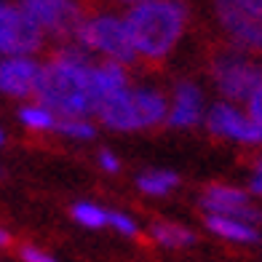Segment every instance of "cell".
<instances>
[{
  "mask_svg": "<svg viewBox=\"0 0 262 262\" xmlns=\"http://www.w3.org/2000/svg\"><path fill=\"white\" fill-rule=\"evenodd\" d=\"M134 102L142 118V128L158 126L169 118V104H166L163 94L156 89H134Z\"/></svg>",
  "mask_w": 262,
  "mask_h": 262,
  "instance_id": "15",
  "label": "cell"
},
{
  "mask_svg": "<svg viewBox=\"0 0 262 262\" xmlns=\"http://www.w3.org/2000/svg\"><path fill=\"white\" fill-rule=\"evenodd\" d=\"M43 32L14 3L0 0V56H30L40 49Z\"/></svg>",
  "mask_w": 262,
  "mask_h": 262,
  "instance_id": "6",
  "label": "cell"
},
{
  "mask_svg": "<svg viewBox=\"0 0 262 262\" xmlns=\"http://www.w3.org/2000/svg\"><path fill=\"white\" fill-rule=\"evenodd\" d=\"M21 262H56L49 252H43L38 246H21Z\"/></svg>",
  "mask_w": 262,
  "mask_h": 262,
  "instance_id": "22",
  "label": "cell"
},
{
  "mask_svg": "<svg viewBox=\"0 0 262 262\" xmlns=\"http://www.w3.org/2000/svg\"><path fill=\"white\" fill-rule=\"evenodd\" d=\"M249 115H252L257 123H262V86L252 94V99H249Z\"/></svg>",
  "mask_w": 262,
  "mask_h": 262,
  "instance_id": "23",
  "label": "cell"
},
{
  "mask_svg": "<svg viewBox=\"0 0 262 262\" xmlns=\"http://www.w3.org/2000/svg\"><path fill=\"white\" fill-rule=\"evenodd\" d=\"M40 67L32 56H3L0 59V94L6 97H35L40 80Z\"/></svg>",
  "mask_w": 262,
  "mask_h": 262,
  "instance_id": "10",
  "label": "cell"
},
{
  "mask_svg": "<svg viewBox=\"0 0 262 262\" xmlns=\"http://www.w3.org/2000/svg\"><path fill=\"white\" fill-rule=\"evenodd\" d=\"M123 21L139 56L163 59L182 38L187 8L182 0H150V3L134 6Z\"/></svg>",
  "mask_w": 262,
  "mask_h": 262,
  "instance_id": "2",
  "label": "cell"
},
{
  "mask_svg": "<svg viewBox=\"0 0 262 262\" xmlns=\"http://www.w3.org/2000/svg\"><path fill=\"white\" fill-rule=\"evenodd\" d=\"M107 214H110V211H104L97 204H86V201H80V204L73 206V220L78 225H83V228H91V230L104 228V225H107Z\"/></svg>",
  "mask_w": 262,
  "mask_h": 262,
  "instance_id": "19",
  "label": "cell"
},
{
  "mask_svg": "<svg viewBox=\"0 0 262 262\" xmlns=\"http://www.w3.org/2000/svg\"><path fill=\"white\" fill-rule=\"evenodd\" d=\"M99 166H102L104 171H110V174H115L118 169H121V163H118V158L113 156L110 150H102L99 152Z\"/></svg>",
  "mask_w": 262,
  "mask_h": 262,
  "instance_id": "24",
  "label": "cell"
},
{
  "mask_svg": "<svg viewBox=\"0 0 262 262\" xmlns=\"http://www.w3.org/2000/svg\"><path fill=\"white\" fill-rule=\"evenodd\" d=\"M19 121L25 123L27 128L32 131H49V128H56V115L43 104H25L19 110Z\"/></svg>",
  "mask_w": 262,
  "mask_h": 262,
  "instance_id": "18",
  "label": "cell"
},
{
  "mask_svg": "<svg viewBox=\"0 0 262 262\" xmlns=\"http://www.w3.org/2000/svg\"><path fill=\"white\" fill-rule=\"evenodd\" d=\"M123 3H137L139 6V3H150V0H123Z\"/></svg>",
  "mask_w": 262,
  "mask_h": 262,
  "instance_id": "27",
  "label": "cell"
},
{
  "mask_svg": "<svg viewBox=\"0 0 262 262\" xmlns=\"http://www.w3.org/2000/svg\"><path fill=\"white\" fill-rule=\"evenodd\" d=\"M91 80H94V99H97V107H99L102 99H107V97H113V94L128 89L126 70H123V64H115V62L94 64ZM94 113H97V110H94Z\"/></svg>",
  "mask_w": 262,
  "mask_h": 262,
  "instance_id": "13",
  "label": "cell"
},
{
  "mask_svg": "<svg viewBox=\"0 0 262 262\" xmlns=\"http://www.w3.org/2000/svg\"><path fill=\"white\" fill-rule=\"evenodd\" d=\"M177 185H180V177L174 171H166V169H156V171L150 169L145 174H139V180H137V187L147 195H166Z\"/></svg>",
  "mask_w": 262,
  "mask_h": 262,
  "instance_id": "17",
  "label": "cell"
},
{
  "mask_svg": "<svg viewBox=\"0 0 262 262\" xmlns=\"http://www.w3.org/2000/svg\"><path fill=\"white\" fill-rule=\"evenodd\" d=\"M56 131L73 139H94L97 134L94 123H89L86 118H56Z\"/></svg>",
  "mask_w": 262,
  "mask_h": 262,
  "instance_id": "20",
  "label": "cell"
},
{
  "mask_svg": "<svg viewBox=\"0 0 262 262\" xmlns=\"http://www.w3.org/2000/svg\"><path fill=\"white\" fill-rule=\"evenodd\" d=\"M150 235L158 246H166V249H187L195 244V233L177 222H156L150 228Z\"/></svg>",
  "mask_w": 262,
  "mask_h": 262,
  "instance_id": "16",
  "label": "cell"
},
{
  "mask_svg": "<svg viewBox=\"0 0 262 262\" xmlns=\"http://www.w3.org/2000/svg\"><path fill=\"white\" fill-rule=\"evenodd\" d=\"M75 43L83 46L86 51L104 54L107 62H115V64H131L139 56L126 30V21L110 14L83 19V25L75 32Z\"/></svg>",
  "mask_w": 262,
  "mask_h": 262,
  "instance_id": "3",
  "label": "cell"
},
{
  "mask_svg": "<svg viewBox=\"0 0 262 262\" xmlns=\"http://www.w3.org/2000/svg\"><path fill=\"white\" fill-rule=\"evenodd\" d=\"M107 225H113V228L121 235H126V238H134L139 233L137 222L131 220L128 214H123V211H110V214H107Z\"/></svg>",
  "mask_w": 262,
  "mask_h": 262,
  "instance_id": "21",
  "label": "cell"
},
{
  "mask_svg": "<svg viewBox=\"0 0 262 262\" xmlns=\"http://www.w3.org/2000/svg\"><path fill=\"white\" fill-rule=\"evenodd\" d=\"M201 204L209 214H220V217H233V220H241L249 225H257L262 222V211L254 209L249 204V198L244 190L238 187H228V185H211L204 190L201 195Z\"/></svg>",
  "mask_w": 262,
  "mask_h": 262,
  "instance_id": "9",
  "label": "cell"
},
{
  "mask_svg": "<svg viewBox=\"0 0 262 262\" xmlns=\"http://www.w3.org/2000/svg\"><path fill=\"white\" fill-rule=\"evenodd\" d=\"M206 228L225 238V241H233V244H257L259 241V230L249 222L241 220H233V217H220V214H209L206 217Z\"/></svg>",
  "mask_w": 262,
  "mask_h": 262,
  "instance_id": "14",
  "label": "cell"
},
{
  "mask_svg": "<svg viewBox=\"0 0 262 262\" xmlns=\"http://www.w3.org/2000/svg\"><path fill=\"white\" fill-rule=\"evenodd\" d=\"M204 118V94L193 83H177L174 86V104L169 107V126L174 128H193Z\"/></svg>",
  "mask_w": 262,
  "mask_h": 262,
  "instance_id": "12",
  "label": "cell"
},
{
  "mask_svg": "<svg viewBox=\"0 0 262 262\" xmlns=\"http://www.w3.org/2000/svg\"><path fill=\"white\" fill-rule=\"evenodd\" d=\"M0 174H3V169H0Z\"/></svg>",
  "mask_w": 262,
  "mask_h": 262,
  "instance_id": "29",
  "label": "cell"
},
{
  "mask_svg": "<svg viewBox=\"0 0 262 262\" xmlns=\"http://www.w3.org/2000/svg\"><path fill=\"white\" fill-rule=\"evenodd\" d=\"M19 8L43 35H70L75 38L83 25V14L75 0H21Z\"/></svg>",
  "mask_w": 262,
  "mask_h": 262,
  "instance_id": "7",
  "label": "cell"
},
{
  "mask_svg": "<svg viewBox=\"0 0 262 262\" xmlns=\"http://www.w3.org/2000/svg\"><path fill=\"white\" fill-rule=\"evenodd\" d=\"M11 244V235L3 230V228H0V249H3V246H8Z\"/></svg>",
  "mask_w": 262,
  "mask_h": 262,
  "instance_id": "26",
  "label": "cell"
},
{
  "mask_svg": "<svg viewBox=\"0 0 262 262\" xmlns=\"http://www.w3.org/2000/svg\"><path fill=\"white\" fill-rule=\"evenodd\" d=\"M252 193L262 195V161L254 166V174H252Z\"/></svg>",
  "mask_w": 262,
  "mask_h": 262,
  "instance_id": "25",
  "label": "cell"
},
{
  "mask_svg": "<svg viewBox=\"0 0 262 262\" xmlns=\"http://www.w3.org/2000/svg\"><path fill=\"white\" fill-rule=\"evenodd\" d=\"M3 142H6V134H3V128H0V145H3Z\"/></svg>",
  "mask_w": 262,
  "mask_h": 262,
  "instance_id": "28",
  "label": "cell"
},
{
  "mask_svg": "<svg viewBox=\"0 0 262 262\" xmlns=\"http://www.w3.org/2000/svg\"><path fill=\"white\" fill-rule=\"evenodd\" d=\"M214 83L233 102L252 99V94L262 86V67L241 54H222L214 62Z\"/></svg>",
  "mask_w": 262,
  "mask_h": 262,
  "instance_id": "5",
  "label": "cell"
},
{
  "mask_svg": "<svg viewBox=\"0 0 262 262\" xmlns=\"http://www.w3.org/2000/svg\"><path fill=\"white\" fill-rule=\"evenodd\" d=\"M97 115L113 131H139L142 128V118H139L137 102H134V89H123V91L113 94V97L102 99L97 107Z\"/></svg>",
  "mask_w": 262,
  "mask_h": 262,
  "instance_id": "11",
  "label": "cell"
},
{
  "mask_svg": "<svg viewBox=\"0 0 262 262\" xmlns=\"http://www.w3.org/2000/svg\"><path fill=\"white\" fill-rule=\"evenodd\" d=\"M91 70L94 64L89 62V51L83 46H64L49 64L40 67L35 99L59 118L91 115L97 110Z\"/></svg>",
  "mask_w": 262,
  "mask_h": 262,
  "instance_id": "1",
  "label": "cell"
},
{
  "mask_svg": "<svg viewBox=\"0 0 262 262\" xmlns=\"http://www.w3.org/2000/svg\"><path fill=\"white\" fill-rule=\"evenodd\" d=\"M206 123L211 134L225 139H235L244 142V145H259L262 142V123H257L249 113H241L228 102L214 104L206 115Z\"/></svg>",
  "mask_w": 262,
  "mask_h": 262,
  "instance_id": "8",
  "label": "cell"
},
{
  "mask_svg": "<svg viewBox=\"0 0 262 262\" xmlns=\"http://www.w3.org/2000/svg\"><path fill=\"white\" fill-rule=\"evenodd\" d=\"M214 11L241 49L262 51V0H214Z\"/></svg>",
  "mask_w": 262,
  "mask_h": 262,
  "instance_id": "4",
  "label": "cell"
}]
</instances>
